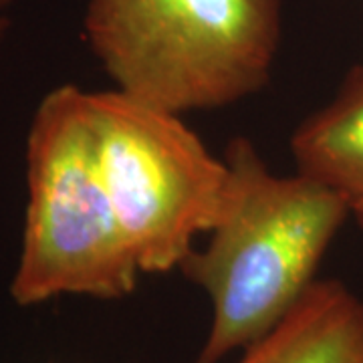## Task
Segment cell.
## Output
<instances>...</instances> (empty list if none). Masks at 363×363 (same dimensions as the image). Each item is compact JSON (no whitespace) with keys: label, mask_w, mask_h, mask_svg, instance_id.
<instances>
[{"label":"cell","mask_w":363,"mask_h":363,"mask_svg":"<svg viewBox=\"0 0 363 363\" xmlns=\"http://www.w3.org/2000/svg\"><path fill=\"white\" fill-rule=\"evenodd\" d=\"M224 160L228 190L202 248L180 269L210 303L196 363H220L269 333L317 281V269L353 210L337 192L295 172L274 174L248 138Z\"/></svg>","instance_id":"6da1fadb"},{"label":"cell","mask_w":363,"mask_h":363,"mask_svg":"<svg viewBox=\"0 0 363 363\" xmlns=\"http://www.w3.org/2000/svg\"><path fill=\"white\" fill-rule=\"evenodd\" d=\"M83 33L117 91L184 116L267 87L283 9L281 0H87Z\"/></svg>","instance_id":"7a4b0ae2"},{"label":"cell","mask_w":363,"mask_h":363,"mask_svg":"<svg viewBox=\"0 0 363 363\" xmlns=\"http://www.w3.org/2000/svg\"><path fill=\"white\" fill-rule=\"evenodd\" d=\"M140 274L101 176L89 91L55 87L26 135L25 228L11 297L18 307L63 295L119 301Z\"/></svg>","instance_id":"3957f363"},{"label":"cell","mask_w":363,"mask_h":363,"mask_svg":"<svg viewBox=\"0 0 363 363\" xmlns=\"http://www.w3.org/2000/svg\"><path fill=\"white\" fill-rule=\"evenodd\" d=\"M99 168L142 272L180 269L218 220L228 164L180 113L121 91H89Z\"/></svg>","instance_id":"277c9868"},{"label":"cell","mask_w":363,"mask_h":363,"mask_svg":"<svg viewBox=\"0 0 363 363\" xmlns=\"http://www.w3.org/2000/svg\"><path fill=\"white\" fill-rule=\"evenodd\" d=\"M236 363H363V298L337 279H317Z\"/></svg>","instance_id":"5b68a950"},{"label":"cell","mask_w":363,"mask_h":363,"mask_svg":"<svg viewBox=\"0 0 363 363\" xmlns=\"http://www.w3.org/2000/svg\"><path fill=\"white\" fill-rule=\"evenodd\" d=\"M298 174L363 208V65L347 71L333 99L298 123L291 138Z\"/></svg>","instance_id":"8992f818"},{"label":"cell","mask_w":363,"mask_h":363,"mask_svg":"<svg viewBox=\"0 0 363 363\" xmlns=\"http://www.w3.org/2000/svg\"><path fill=\"white\" fill-rule=\"evenodd\" d=\"M9 25H11V23H9V18L0 14V45H2V40H4L6 30H9Z\"/></svg>","instance_id":"52a82bcc"},{"label":"cell","mask_w":363,"mask_h":363,"mask_svg":"<svg viewBox=\"0 0 363 363\" xmlns=\"http://www.w3.org/2000/svg\"><path fill=\"white\" fill-rule=\"evenodd\" d=\"M353 220L357 222V226L362 228V233H363V208L362 210H355V212H353Z\"/></svg>","instance_id":"ba28073f"},{"label":"cell","mask_w":363,"mask_h":363,"mask_svg":"<svg viewBox=\"0 0 363 363\" xmlns=\"http://www.w3.org/2000/svg\"><path fill=\"white\" fill-rule=\"evenodd\" d=\"M14 0H0V11H2V9H6V6H11Z\"/></svg>","instance_id":"9c48e42d"}]
</instances>
